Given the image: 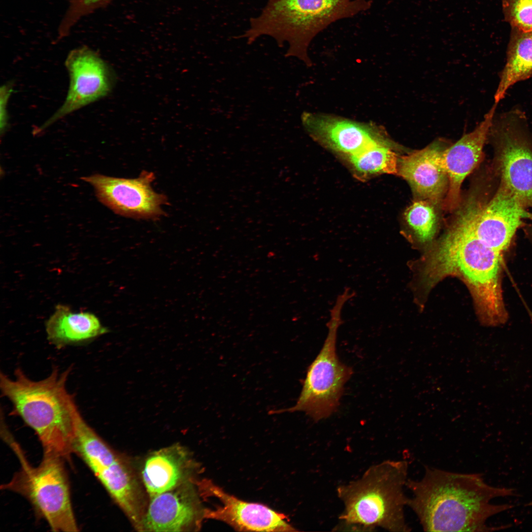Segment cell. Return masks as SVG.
I'll use <instances>...</instances> for the list:
<instances>
[{
    "mask_svg": "<svg viewBox=\"0 0 532 532\" xmlns=\"http://www.w3.org/2000/svg\"><path fill=\"white\" fill-rule=\"evenodd\" d=\"M412 493L407 506L426 532H488L509 527H490L491 516L510 509V504H494L498 497L517 496L515 489L488 484L481 473H463L426 466L421 479H408Z\"/></svg>",
    "mask_w": 532,
    "mask_h": 532,
    "instance_id": "6da1fadb",
    "label": "cell"
},
{
    "mask_svg": "<svg viewBox=\"0 0 532 532\" xmlns=\"http://www.w3.org/2000/svg\"><path fill=\"white\" fill-rule=\"evenodd\" d=\"M501 253L485 245L461 217L431 253L425 267L429 286L456 275L467 284L484 325L497 326L508 320L502 287Z\"/></svg>",
    "mask_w": 532,
    "mask_h": 532,
    "instance_id": "7a4b0ae2",
    "label": "cell"
},
{
    "mask_svg": "<svg viewBox=\"0 0 532 532\" xmlns=\"http://www.w3.org/2000/svg\"><path fill=\"white\" fill-rule=\"evenodd\" d=\"M71 367L61 371L55 366L40 380L30 378L17 368L10 378L0 374L2 394L12 403L15 414L37 435L43 453L70 462L73 454L74 415L78 409L66 384Z\"/></svg>",
    "mask_w": 532,
    "mask_h": 532,
    "instance_id": "3957f363",
    "label": "cell"
},
{
    "mask_svg": "<svg viewBox=\"0 0 532 532\" xmlns=\"http://www.w3.org/2000/svg\"><path fill=\"white\" fill-rule=\"evenodd\" d=\"M408 471L407 461L386 460L371 466L359 479L340 486L338 496L344 505L339 517L341 527L410 532L404 515Z\"/></svg>",
    "mask_w": 532,
    "mask_h": 532,
    "instance_id": "277c9868",
    "label": "cell"
},
{
    "mask_svg": "<svg viewBox=\"0 0 532 532\" xmlns=\"http://www.w3.org/2000/svg\"><path fill=\"white\" fill-rule=\"evenodd\" d=\"M371 0H268L260 16L250 19V28L239 37L251 44L259 37H272L279 46L289 43L285 56L310 66L309 45L332 23L369 9Z\"/></svg>",
    "mask_w": 532,
    "mask_h": 532,
    "instance_id": "5b68a950",
    "label": "cell"
},
{
    "mask_svg": "<svg viewBox=\"0 0 532 532\" xmlns=\"http://www.w3.org/2000/svg\"><path fill=\"white\" fill-rule=\"evenodd\" d=\"M20 459V469L1 488L26 499L52 531L78 532L66 461L56 454L43 453L40 464L33 466L23 458Z\"/></svg>",
    "mask_w": 532,
    "mask_h": 532,
    "instance_id": "8992f818",
    "label": "cell"
},
{
    "mask_svg": "<svg viewBox=\"0 0 532 532\" xmlns=\"http://www.w3.org/2000/svg\"><path fill=\"white\" fill-rule=\"evenodd\" d=\"M342 309L341 305L336 304L330 311L327 337L319 353L307 368L296 404L286 409L270 410L269 414L302 411L318 422L336 411L344 385L353 373L351 367L340 361L336 352L337 330L343 323Z\"/></svg>",
    "mask_w": 532,
    "mask_h": 532,
    "instance_id": "52a82bcc",
    "label": "cell"
},
{
    "mask_svg": "<svg viewBox=\"0 0 532 532\" xmlns=\"http://www.w3.org/2000/svg\"><path fill=\"white\" fill-rule=\"evenodd\" d=\"M519 107L495 114L489 137L496 152L500 182L527 208L532 207V133Z\"/></svg>",
    "mask_w": 532,
    "mask_h": 532,
    "instance_id": "ba28073f",
    "label": "cell"
},
{
    "mask_svg": "<svg viewBox=\"0 0 532 532\" xmlns=\"http://www.w3.org/2000/svg\"><path fill=\"white\" fill-rule=\"evenodd\" d=\"M469 230L482 242L501 253L508 249L525 219L532 214L501 182L492 197L462 215Z\"/></svg>",
    "mask_w": 532,
    "mask_h": 532,
    "instance_id": "9c48e42d",
    "label": "cell"
},
{
    "mask_svg": "<svg viewBox=\"0 0 532 532\" xmlns=\"http://www.w3.org/2000/svg\"><path fill=\"white\" fill-rule=\"evenodd\" d=\"M152 172L143 171L138 178H116L101 174L83 177L91 185L99 200L115 213L137 219H154L164 213L166 197L156 193Z\"/></svg>",
    "mask_w": 532,
    "mask_h": 532,
    "instance_id": "30bf717a",
    "label": "cell"
},
{
    "mask_svg": "<svg viewBox=\"0 0 532 532\" xmlns=\"http://www.w3.org/2000/svg\"><path fill=\"white\" fill-rule=\"evenodd\" d=\"M65 66L69 76L66 97L59 109L35 130V133L104 97L110 90V75L106 64L89 48L81 47L71 51Z\"/></svg>",
    "mask_w": 532,
    "mask_h": 532,
    "instance_id": "8fae6325",
    "label": "cell"
},
{
    "mask_svg": "<svg viewBox=\"0 0 532 532\" xmlns=\"http://www.w3.org/2000/svg\"><path fill=\"white\" fill-rule=\"evenodd\" d=\"M203 493L216 498L220 504L205 509L204 517L220 521L237 531L294 532L283 513L261 503L241 500L209 480L201 483Z\"/></svg>",
    "mask_w": 532,
    "mask_h": 532,
    "instance_id": "7c38bea8",
    "label": "cell"
},
{
    "mask_svg": "<svg viewBox=\"0 0 532 532\" xmlns=\"http://www.w3.org/2000/svg\"><path fill=\"white\" fill-rule=\"evenodd\" d=\"M301 120L313 138L346 157L389 139L377 126L334 115L304 112Z\"/></svg>",
    "mask_w": 532,
    "mask_h": 532,
    "instance_id": "4fadbf2b",
    "label": "cell"
},
{
    "mask_svg": "<svg viewBox=\"0 0 532 532\" xmlns=\"http://www.w3.org/2000/svg\"><path fill=\"white\" fill-rule=\"evenodd\" d=\"M498 104L494 103L472 131L464 134L453 145L441 152L440 162L448 178V188L443 203L444 208L447 210H453L458 206L464 179L483 157L484 146Z\"/></svg>",
    "mask_w": 532,
    "mask_h": 532,
    "instance_id": "5bb4252c",
    "label": "cell"
},
{
    "mask_svg": "<svg viewBox=\"0 0 532 532\" xmlns=\"http://www.w3.org/2000/svg\"><path fill=\"white\" fill-rule=\"evenodd\" d=\"M193 485L181 483L151 498L142 522V531L180 532L204 517Z\"/></svg>",
    "mask_w": 532,
    "mask_h": 532,
    "instance_id": "9a60e30c",
    "label": "cell"
},
{
    "mask_svg": "<svg viewBox=\"0 0 532 532\" xmlns=\"http://www.w3.org/2000/svg\"><path fill=\"white\" fill-rule=\"evenodd\" d=\"M442 151L437 143L402 156L397 174L406 180L422 200L436 203L446 193L448 178L440 162Z\"/></svg>",
    "mask_w": 532,
    "mask_h": 532,
    "instance_id": "2e32d148",
    "label": "cell"
},
{
    "mask_svg": "<svg viewBox=\"0 0 532 532\" xmlns=\"http://www.w3.org/2000/svg\"><path fill=\"white\" fill-rule=\"evenodd\" d=\"M45 331L48 340L59 348L83 344L109 332L94 314L75 312L62 304L56 306L45 323Z\"/></svg>",
    "mask_w": 532,
    "mask_h": 532,
    "instance_id": "e0dca14e",
    "label": "cell"
},
{
    "mask_svg": "<svg viewBox=\"0 0 532 532\" xmlns=\"http://www.w3.org/2000/svg\"><path fill=\"white\" fill-rule=\"evenodd\" d=\"M189 461L186 450L177 445L150 454L142 471L143 482L150 498L182 483Z\"/></svg>",
    "mask_w": 532,
    "mask_h": 532,
    "instance_id": "ac0fdd59",
    "label": "cell"
},
{
    "mask_svg": "<svg viewBox=\"0 0 532 532\" xmlns=\"http://www.w3.org/2000/svg\"><path fill=\"white\" fill-rule=\"evenodd\" d=\"M532 77V31L523 32L512 28L506 59L499 74V81L494 95L499 103L515 84Z\"/></svg>",
    "mask_w": 532,
    "mask_h": 532,
    "instance_id": "d6986e66",
    "label": "cell"
},
{
    "mask_svg": "<svg viewBox=\"0 0 532 532\" xmlns=\"http://www.w3.org/2000/svg\"><path fill=\"white\" fill-rule=\"evenodd\" d=\"M395 147L389 139L347 157L355 172L361 177L380 173L397 174L399 160Z\"/></svg>",
    "mask_w": 532,
    "mask_h": 532,
    "instance_id": "ffe728a7",
    "label": "cell"
},
{
    "mask_svg": "<svg viewBox=\"0 0 532 532\" xmlns=\"http://www.w3.org/2000/svg\"><path fill=\"white\" fill-rule=\"evenodd\" d=\"M432 202L422 200L414 202L404 213L405 220L421 242L430 241L437 227V216Z\"/></svg>",
    "mask_w": 532,
    "mask_h": 532,
    "instance_id": "44dd1931",
    "label": "cell"
},
{
    "mask_svg": "<svg viewBox=\"0 0 532 532\" xmlns=\"http://www.w3.org/2000/svg\"><path fill=\"white\" fill-rule=\"evenodd\" d=\"M504 20L523 32L532 31V0H502Z\"/></svg>",
    "mask_w": 532,
    "mask_h": 532,
    "instance_id": "7402d4cb",
    "label": "cell"
},
{
    "mask_svg": "<svg viewBox=\"0 0 532 532\" xmlns=\"http://www.w3.org/2000/svg\"><path fill=\"white\" fill-rule=\"evenodd\" d=\"M112 0H70L68 8L59 28V35L66 36L83 17L109 3Z\"/></svg>",
    "mask_w": 532,
    "mask_h": 532,
    "instance_id": "603a6c76",
    "label": "cell"
},
{
    "mask_svg": "<svg viewBox=\"0 0 532 532\" xmlns=\"http://www.w3.org/2000/svg\"><path fill=\"white\" fill-rule=\"evenodd\" d=\"M12 92L11 83H6L0 89V130L1 134L4 133L8 127L7 106Z\"/></svg>",
    "mask_w": 532,
    "mask_h": 532,
    "instance_id": "cb8c5ba5",
    "label": "cell"
},
{
    "mask_svg": "<svg viewBox=\"0 0 532 532\" xmlns=\"http://www.w3.org/2000/svg\"><path fill=\"white\" fill-rule=\"evenodd\" d=\"M527 504L529 506H532V500L528 502Z\"/></svg>",
    "mask_w": 532,
    "mask_h": 532,
    "instance_id": "d4e9b609",
    "label": "cell"
}]
</instances>
